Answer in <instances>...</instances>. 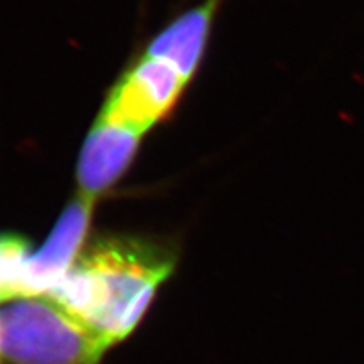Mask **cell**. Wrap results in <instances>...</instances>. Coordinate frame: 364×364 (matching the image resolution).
I'll list each match as a JSON object with an SVG mask.
<instances>
[{"instance_id":"6da1fadb","label":"cell","mask_w":364,"mask_h":364,"mask_svg":"<svg viewBox=\"0 0 364 364\" xmlns=\"http://www.w3.org/2000/svg\"><path fill=\"white\" fill-rule=\"evenodd\" d=\"M175 266L176 254L167 245L99 235L87 240L50 296L114 346L140 323Z\"/></svg>"},{"instance_id":"277c9868","label":"cell","mask_w":364,"mask_h":364,"mask_svg":"<svg viewBox=\"0 0 364 364\" xmlns=\"http://www.w3.org/2000/svg\"><path fill=\"white\" fill-rule=\"evenodd\" d=\"M146 135L123 124L95 117L79 149L76 193L97 202L128 175Z\"/></svg>"},{"instance_id":"5b68a950","label":"cell","mask_w":364,"mask_h":364,"mask_svg":"<svg viewBox=\"0 0 364 364\" xmlns=\"http://www.w3.org/2000/svg\"><path fill=\"white\" fill-rule=\"evenodd\" d=\"M96 202L75 193L67 202L49 237L31 250L25 267V296L50 294L87 243V231Z\"/></svg>"},{"instance_id":"52a82bcc","label":"cell","mask_w":364,"mask_h":364,"mask_svg":"<svg viewBox=\"0 0 364 364\" xmlns=\"http://www.w3.org/2000/svg\"><path fill=\"white\" fill-rule=\"evenodd\" d=\"M31 243L16 234H0V305L25 298V267Z\"/></svg>"},{"instance_id":"3957f363","label":"cell","mask_w":364,"mask_h":364,"mask_svg":"<svg viewBox=\"0 0 364 364\" xmlns=\"http://www.w3.org/2000/svg\"><path fill=\"white\" fill-rule=\"evenodd\" d=\"M191 85L166 61L135 49L108 87L96 117L147 136L173 119Z\"/></svg>"},{"instance_id":"8992f818","label":"cell","mask_w":364,"mask_h":364,"mask_svg":"<svg viewBox=\"0 0 364 364\" xmlns=\"http://www.w3.org/2000/svg\"><path fill=\"white\" fill-rule=\"evenodd\" d=\"M225 4L226 0H200L182 9L136 49L166 61L195 84L207 61L215 21Z\"/></svg>"},{"instance_id":"7a4b0ae2","label":"cell","mask_w":364,"mask_h":364,"mask_svg":"<svg viewBox=\"0 0 364 364\" xmlns=\"http://www.w3.org/2000/svg\"><path fill=\"white\" fill-rule=\"evenodd\" d=\"M111 348L50 294L0 305V358L8 364H100Z\"/></svg>"}]
</instances>
